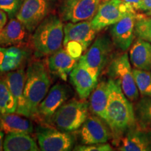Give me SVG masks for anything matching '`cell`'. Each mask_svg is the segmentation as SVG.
<instances>
[{"label":"cell","instance_id":"obj_23","mask_svg":"<svg viewBox=\"0 0 151 151\" xmlns=\"http://www.w3.org/2000/svg\"><path fill=\"white\" fill-rule=\"evenodd\" d=\"M109 93V81L98 83L90 98V109L94 115L106 120Z\"/></svg>","mask_w":151,"mask_h":151},{"label":"cell","instance_id":"obj_27","mask_svg":"<svg viewBox=\"0 0 151 151\" xmlns=\"http://www.w3.org/2000/svg\"><path fill=\"white\" fill-rule=\"evenodd\" d=\"M132 71L136 85L141 97L151 96V71L136 68Z\"/></svg>","mask_w":151,"mask_h":151},{"label":"cell","instance_id":"obj_4","mask_svg":"<svg viewBox=\"0 0 151 151\" xmlns=\"http://www.w3.org/2000/svg\"><path fill=\"white\" fill-rule=\"evenodd\" d=\"M89 104L86 99L69 100L62 104L50 119L58 129L73 132L81 128L88 117Z\"/></svg>","mask_w":151,"mask_h":151},{"label":"cell","instance_id":"obj_28","mask_svg":"<svg viewBox=\"0 0 151 151\" xmlns=\"http://www.w3.org/2000/svg\"><path fill=\"white\" fill-rule=\"evenodd\" d=\"M135 35L139 39L151 43V17L137 14L135 24Z\"/></svg>","mask_w":151,"mask_h":151},{"label":"cell","instance_id":"obj_12","mask_svg":"<svg viewBox=\"0 0 151 151\" xmlns=\"http://www.w3.org/2000/svg\"><path fill=\"white\" fill-rule=\"evenodd\" d=\"M103 120L97 116H88L79 132L83 144L104 143L109 140L111 132Z\"/></svg>","mask_w":151,"mask_h":151},{"label":"cell","instance_id":"obj_24","mask_svg":"<svg viewBox=\"0 0 151 151\" xmlns=\"http://www.w3.org/2000/svg\"><path fill=\"white\" fill-rule=\"evenodd\" d=\"M37 143L25 133L7 134L4 141V150L5 151H37L39 150Z\"/></svg>","mask_w":151,"mask_h":151},{"label":"cell","instance_id":"obj_6","mask_svg":"<svg viewBox=\"0 0 151 151\" xmlns=\"http://www.w3.org/2000/svg\"><path fill=\"white\" fill-rule=\"evenodd\" d=\"M111 50L112 43L109 37L106 35L100 36L78 61L98 77L108 63Z\"/></svg>","mask_w":151,"mask_h":151},{"label":"cell","instance_id":"obj_8","mask_svg":"<svg viewBox=\"0 0 151 151\" xmlns=\"http://www.w3.org/2000/svg\"><path fill=\"white\" fill-rule=\"evenodd\" d=\"M102 0H65L60 7L64 21L78 22L92 20Z\"/></svg>","mask_w":151,"mask_h":151},{"label":"cell","instance_id":"obj_2","mask_svg":"<svg viewBox=\"0 0 151 151\" xmlns=\"http://www.w3.org/2000/svg\"><path fill=\"white\" fill-rule=\"evenodd\" d=\"M64 24L61 18L50 15L46 17L34 31L32 43L35 55H50L61 48L64 40Z\"/></svg>","mask_w":151,"mask_h":151},{"label":"cell","instance_id":"obj_21","mask_svg":"<svg viewBox=\"0 0 151 151\" xmlns=\"http://www.w3.org/2000/svg\"><path fill=\"white\" fill-rule=\"evenodd\" d=\"M16 113L1 114L0 116V129L6 134H31L34 131L33 124L29 119Z\"/></svg>","mask_w":151,"mask_h":151},{"label":"cell","instance_id":"obj_1","mask_svg":"<svg viewBox=\"0 0 151 151\" xmlns=\"http://www.w3.org/2000/svg\"><path fill=\"white\" fill-rule=\"evenodd\" d=\"M105 122L117 143L128 130L137 125L133 106L122 92L118 81L110 78Z\"/></svg>","mask_w":151,"mask_h":151},{"label":"cell","instance_id":"obj_14","mask_svg":"<svg viewBox=\"0 0 151 151\" xmlns=\"http://www.w3.org/2000/svg\"><path fill=\"white\" fill-rule=\"evenodd\" d=\"M71 83L81 99H86L98 83V77L78 61L70 73Z\"/></svg>","mask_w":151,"mask_h":151},{"label":"cell","instance_id":"obj_25","mask_svg":"<svg viewBox=\"0 0 151 151\" xmlns=\"http://www.w3.org/2000/svg\"><path fill=\"white\" fill-rule=\"evenodd\" d=\"M134 112L137 125L151 132V96L142 97L136 105Z\"/></svg>","mask_w":151,"mask_h":151},{"label":"cell","instance_id":"obj_32","mask_svg":"<svg viewBox=\"0 0 151 151\" xmlns=\"http://www.w3.org/2000/svg\"><path fill=\"white\" fill-rule=\"evenodd\" d=\"M135 12L141 11V0H122Z\"/></svg>","mask_w":151,"mask_h":151},{"label":"cell","instance_id":"obj_11","mask_svg":"<svg viewBox=\"0 0 151 151\" xmlns=\"http://www.w3.org/2000/svg\"><path fill=\"white\" fill-rule=\"evenodd\" d=\"M137 14L129 12L118 22L113 24L111 35L113 43L117 48L126 51L130 48L135 35Z\"/></svg>","mask_w":151,"mask_h":151},{"label":"cell","instance_id":"obj_13","mask_svg":"<svg viewBox=\"0 0 151 151\" xmlns=\"http://www.w3.org/2000/svg\"><path fill=\"white\" fill-rule=\"evenodd\" d=\"M97 32V30L92 26L91 20L67 22L64 25L63 46H65L69 41H76L80 43L86 50L94 39Z\"/></svg>","mask_w":151,"mask_h":151},{"label":"cell","instance_id":"obj_20","mask_svg":"<svg viewBox=\"0 0 151 151\" xmlns=\"http://www.w3.org/2000/svg\"><path fill=\"white\" fill-rule=\"evenodd\" d=\"M27 52L17 46H0V73H8L21 67Z\"/></svg>","mask_w":151,"mask_h":151},{"label":"cell","instance_id":"obj_18","mask_svg":"<svg viewBox=\"0 0 151 151\" xmlns=\"http://www.w3.org/2000/svg\"><path fill=\"white\" fill-rule=\"evenodd\" d=\"M77 62L78 60L72 58L66 49L60 48L50 55L48 65L50 72L63 81H67L68 76L70 74Z\"/></svg>","mask_w":151,"mask_h":151},{"label":"cell","instance_id":"obj_10","mask_svg":"<svg viewBox=\"0 0 151 151\" xmlns=\"http://www.w3.org/2000/svg\"><path fill=\"white\" fill-rule=\"evenodd\" d=\"M38 144L42 151L72 150L74 138L68 132L55 129H42L37 134Z\"/></svg>","mask_w":151,"mask_h":151},{"label":"cell","instance_id":"obj_30","mask_svg":"<svg viewBox=\"0 0 151 151\" xmlns=\"http://www.w3.org/2000/svg\"><path fill=\"white\" fill-rule=\"evenodd\" d=\"M66 50L72 58L76 60H79L82 56L83 52L84 51L83 47L80 43L76 41H69L65 46Z\"/></svg>","mask_w":151,"mask_h":151},{"label":"cell","instance_id":"obj_35","mask_svg":"<svg viewBox=\"0 0 151 151\" xmlns=\"http://www.w3.org/2000/svg\"><path fill=\"white\" fill-rule=\"evenodd\" d=\"M4 134L3 131L0 130V151L4 150Z\"/></svg>","mask_w":151,"mask_h":151},{"label":"cell","instance_id":"obj_17","mask_svg":"<svg viewBox=\"0 0 151 151\" xmlns=\"http://www.w3.org/2000/svg\"><path fill=\"white\" fill-rule=\"evenodd\" d=\"M122 151L151 150V132L136 125L128 130L116 143Z\"/></svg>","mask_w":151,"mask_h":151},{"label":"cell","instance_id":"obj_15","mask_svg":"<svg viewBox=\"0 0 151 151\" xmlns=\"http://www.w3.org/2000/svg\"><path fill=\"white\" fill-rule=\"evenodd\" d=\"M25 79L26 73L24 69H18L6 73L4 81L16 99L17 103L16 113L29 118L31 116L28 111L24 93Z\"/></svg>","mask_w":151,"mask_h":151},{"label":"cell","instance_id":"obj_7","mask_svg":"<svg viewBox=\"0 0 151 151\" xmlns=\"http://www.w3.org/2000/svg\"><path fill=\"white\" fill-rule=\"evenodd\" d=\"M129 12L137 13L122 0H107L100 4L92 19V24L97 32L100 31L118 22Z\"/></svg>","mask_w":151,"mask_h":151},{"label":"cell","instance_id":"obj_16","mask_svg":"<svg viewBox=\"0 0 151 151\" xmlns=\"http://www.w3.org/2000/svg\"><path fill=\"white\" fill-rule=\"evenodd\" d=\"M68 97L69 92L67 86L62 83L55 84L39 105L36 114L50 120L58 109L66 102Z\"/></svg>","mask_w":151,"mask_h":151},{"label":"cell","instance_id":"obj_33","mask_svg":"<svg viewBox=\"0 0 151 151\" xmlns=\"http://www.w3.org/2000/svg\"><path fill=\"white\" fill-rule=\"evenodd\" d=\"M7 14L4 11L0 9V32L4 29L7 22Z\"/></svg>","mask_w":151,"mask_h":151},{"label":"cell","instance_id":"obj_19","mask_svg":"<svg viewBox=\"0 0 151 151\" xmlns=\"http://www.w3.org/2000/svg\"><path fill=\"white\" fill-rule=\"evenodd\" d=\"M28 32L22 22L11 18L0 32V46H19L26 41Z\"/></svg>","mask_w":151,"mask_h":151},{"label":"cell","instance_id":"obj_31","mask_svg":"<svg viewBox=\"0 0 151 151\" xmlns=\"http://www.w3.org/2000/svg\"><path fill=\"white\" fill-rule=\"evenodd\" d=\"M74 150L79 151H111L112 148L109 143H96V144L81 145L76 147Z\"/></svg>","mask_w":151,"mask_h":151},{"label":"cell","instance_id":"obj_34","mask_svg":"<svg viewBox=\"0 0 151 151\" xmlns=\"http://www.w3.org/2000/svg\"><path fill=\"white\" fill-rule=\"evenodd\" d=\"M141 11L151 14V0H141Z\"/></svg>","mask_w":151,"mask_h":151},{"label":"cell","instance_id":"obj_29","mask_svg":"<svg viewBox=\"0 0 151 151\" xmlns=\"http://www.w3.org/2000/svg\"><path fill=\"white\" fill-rule=\"evenodd\" d=\"M24 0H0V9L8 14L11 19L16 16Z\"/></svg>","mask_w":151,"mask_h":151},{"label":"cell","instance_id":"obj_26","mask_svg":"<svg viewBox=\"0 0 151 151\" xmlns=\"http://www.w3.org/2000/svg\"><path fill=\"white\" fill-rule=\"evenodd\" d=\"M17 103L6 83L0 79V114L16 113Z\"/></svg>","mask_w":151,"mask_h":151},{"label":"cell","instance_id":"obj_9","mask_svg":"<svg viewBox=\"0 0 151 151\" xmlns=\"http://www.w3.org/2000/svg\"><path fill=\"white\" fill-rule=\"evenodd\" d=\"M51 0H24L16 18L22 22L29 32H33L48 16Z\"/></svg>","mask_w":151,"mask_h":151},{"label":"cell","instance_id":"obj_5","mask_svg":"<svg viewBox=\"0 0 151 151\" xmlns=\"http://www.w3.org/2000/svg\"><path fill=\"white\" fill-rule=\"evenodd\" d=\"M108 72L110 78L118 81L122 92L129 101H135L139 99V90L127 53L115 58L109 65Z\"/></svg>","mask_w":151,"mask_h":151},{"label":"cell","instance_id":"obj_22","mask_svg":"<svg viewBox=\"0 0 151 151\" xmlns=\"http://www.w3.org/2000/svg\"><path fill=\"white\" fill-rule=\"evenodd\" d=\"M129 56L136 69L151 70V43L138 38L130 49Z\"/></svg>","mask_w":151,"mask_h":151},{"label":"cell","instance_id":"obj_3","mask_svg":"<svg viewBox=\"0 0 151 151\" xmlns=\"http://www.w3.org/2000/svg\"><path fill=\"white\" fill-rule=\"evenodd\" d=\"M51 81L44 64L36 61L30 64L26 71L24 98L30 116L36 115L38 106L46 97Z\"/></svg>","mask_w":151,"mask_h":151}]
</instances>
